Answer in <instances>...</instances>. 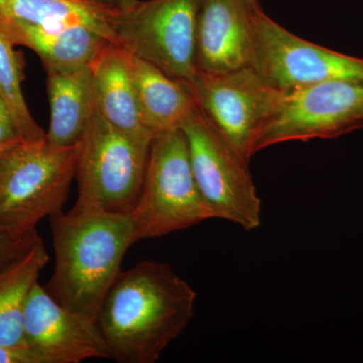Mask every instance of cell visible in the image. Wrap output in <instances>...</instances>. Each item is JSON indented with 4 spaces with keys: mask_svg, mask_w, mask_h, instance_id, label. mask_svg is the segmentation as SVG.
Instances as JSON below:
<instances>
[{
    "mask_svg": "<svg viewBox=\"0 0 363 363\" xmlns=\"http://www.w3.org/2000/svg\"><path fill=\"white\" fill-rule=\"evenodd\" d=\"M197 293L166 262L143 260L121 272L105 298L97 326L123 363H155L187 328Z\"/></svg>",
    "mask_w": 363,
    "mask_h": 363,
    "instance_id": "cell-1",
    "label": "cell"
},
{
    "mask_svg": "<svg viewBox=\"0 0 363 363\" xmlns=\"http://www.w3.org/2000/svg\"><path fill=\"white\" fill-rule=\"evenodd\" d=\"M55 269L45 290L59 304L96 322L135 243L130 214L63 210L52 215Z\"/></svg>",
    "mask_w": 363,
    "mask_h": 363,
    "instance_id": "cell-2",
    "label": "cell"
},
{
    "mask_svg": "<svg viewBox=\"0 0 363 363\" xmlns=\"http://www.w3.org/2000/svg\"><path fill=\"white\" fill-rule=\"evenodd\" d=\"M78 156L79 143L56 147L47 138L0 155V226L28 236L45 217L62 211Z\"/></svg>",
    "mask_w": 363,
    "mask_h": 363,
    "instance_id": "cell-3",
    "label": "cell"
},
{
    "mask_svg": "<svg viewBox=\"0 0 363 363\" xmlns=\"http://www.w3.org/2000/svg\"><path fill=\"white\" fill-rule=\"evenodd\" d=\"M130 216L135 242L216 219L196 183L181 128L155 136L142 191Z\"/></svg>",
    "mask_w": 363,
    "mask_h": 363,
    "instance_id": "cell-4",
    "label": "cell"
},
{
    "mask_svg": "<svg viewBox=\"0 0 363 363\" xmlns=\"http://www.w3.org/2000/svg\"><path fill=\"white\" fill-rule=\"evenodd\" d=\"M150 149L116 130L95 106L79 143L78 197L72 210L130 214L142 191Z\"/></svg>",
    "mask_w": 363,
    "mask_h": 363,
    "instance_id": "cell-5",
    "label": "cell"
},
{
    "mask_svg": "<svg viewBox=\"0 0 363 363\" xmlns=\"http://www.w3.org/2000/svg\"><path fill=\"white\" fill-rule=\"evenodd\" d=\"M187 140L191 168L216 219L247 231L262 224V200L245 161L207 117L195 107L181 125Z\"/></svg>",
    "mask_w": 363,
    "mask_h": 363,
    "instance_id": "cell-6",
    "label": "cell"
},
{
    "mask_svg": "<svg viewBox=\"0 0 363 363\" xmlns=\"http://www.w3.org/2000/svg\"><path fill=\"white\" fill-rule=\"evenodd\" d=\"M363 128V83L331 80L281 91L253 154L286 142L335 138Z\"/></svg>",
    "mask_w": 363,
    "mask_h": 363,
    "instance_id": "cell-7",
    "label": "cell"
},
{
    "mask_svg": "<svg viewBox=\"0 0 363 363\" xmlns=\"http://www.w3.org/2000/svg\"><path fill=\"white\" fill-rule=\"evenodd\" d=\"M200 0H147L121 11L116 45L188 84L197 75L196 35Z\"/></svg>",
    "mask_w": 363,
    "mask_h": 363,
    "instance_id": "cell-8",
    "label": "cell"
},
{
    "mask_svg": "<svg viewBox=\"0 0 363 363\" xmlns=\"http://www.w3.org/2000/svg\"><path fill=\"white\" fill-rule=\"evenodd\" d=\"M252 67L272 87L289 91L331 80L363 83V58L308 42L272 21L259 6L252 13Z\"/></svg>",
    "mask_w": 363,
    "mask_h": 363,
    "instance_id": "cell-9",
    "label": "cell"
},
{
    "mask_svg": "<svg viewBox=\"0 0 363 363\" xmlns=\"http://www.w3.org/2000/svg\"><path fill=\"white\" fill-rule=\"evenodd\" d=\"M186 85L208 121L250 162L255 140L281 91L272 87L250 66L221 74L198 72Z\"/></svg>",
    "mask_w": 363,
    "mask_h": 363,
    "instance_id": "cell-10",
    "label": "cell"
},
{
    "mask_svg": "<svg viewBox=\"0 0 363 363\" xmlns=\"http://www.w3.org/2000/svg\"><path fill=\"white\" fill-rule=\"evenodd\" d=\"M23 334L26 343L40 351L50 363L112 359L96 322L59 304L39 281L26 303Z\"/></svg>",
    "mask_w": 363,
    "mask_h": 363,
    "instance_id": "cell-11",
    "label": "cell"
},
{
    "mask_svg": "<svg viewBox=\"0 0 363 363\" xmlns=\"http://www.w3.org/2000/svg\"><path fill=\"white\" fill-rule=\"evenodd\" d=\"M257 6L247 0H200L196 35L198 72L221 74L250 66V13Z\"/></svg>",
    "mask_w": 363,
    "mask_h": 363,
    "instance_id": "cell-12",
    "label": "cell"
},
{
    "mask_svg": "<svg viewBox=\"0 0 363 363\" xmlns=\"http://www.w3.org/2000/svg\"><path fill=\"white\" fill-rule=\"evenodd\" d=\"M91 67L97 111L116 130L150 147L155 136L143 121L128 52L109 43Z\"/></svg>",
    "mask_w": 363,
    "mask_h": 363,
    "instance_id": "cell-13",
    "label": "cell"
},
{
    "mask_svg": "<svg viewBox=\"0 0 363 363\" xmlns=\"http://www.w3.org/2000/svg\"><path fill=\"white\" fill-rule=\"evenodd\" d=\"M0 26L14 45H25L37 52L45 69L92 65L111 43L85 26L47 28L0 18Z\"/></svg>",
    "mask_w": 363,
    "mask_h": 363,
    "instance_id": "cell-14",
    "label": "cell"
},
{
    "mask_svg": "<svg viewBox=\"0 0 363 363\" xmlns=\"http://www.w3.org/2000/svg\"><path fill=\"white\" fill-rule=\"evenodd\" d=\"M45 71L51 106L47 142L56 147L78 145L95 111L92 67Z\"/></svg>",
    "mask_w": 363,
    "mask_h": 363,
    "instance_id": "cell-15",
    "label": "cell"
},
{
    "mask_svg": "<svg viewBox=\"0 0 363 363\" xmlns=\"http://www.w3.org/2000/svg\"><path fill=\"white\" fill-rule=\"evenodd\" d=\"M130 55L131 74L145 128L157 136L181 128L197 102L187 85Z\"/></svg>",
    "mask_w": 363,
    "mask_h": 363,
    "instance_id": "cell-16",
    "label": "cell"
},
{
    "mask_svg": "<svg viewBox=\"0 0 363 363\" xmlns=\"http://www.w3.org/2000/svg\"><path fill=\"white\" fill-rule=\"evenodd\" d=\"M123 9L100 0H0V18L40 26H85L116 45Z\"/></svg>",
    "mask_w": 363,
    "mask_h": 363,
    "instance_id": "cell-17",
    "label": "cell"
},
{
    "mask_svg": "<svg viewBox=\"0 0 363 363\" xmlns=\"http://www.w3.org/2000/svg\"><path fill=\"white\" fill-rule=\"evenodd\" d=\"M48 262L49 255L37 233L16 257L0 269V344H26L23 316L26 303Z\"/></svg>",
    "mask_w": 363,
    "mask_h": 363,
    "instance_id": "cell-18",
    "label": "cell"
},
{
    "mask_svg": "<svg viewBox=\"0 0 363 363\" xmlns=\"http://www.w3.org/2000/svg\"><path fill=\"white\" fill-rule=\"evenodd\" d=\"M13 40L0 26V96L13 114L16 125L26 143L45 140V135L28 111L23 97L21 82L23 79V60L14 51Z\"/></svg>",
    "mask_w": 363,
    "mask_h": 363,
    "instance_id": "cell-19",
    "label": "cell"
},
{
    "mask_svg": "<svg viewBox=\"0 0 363 363\" xmlns=\"http://www.w3.org/2000/svg\"><path fill=\"white\" fill-rule=\"evenodd\" d=\"M26 143L4 100L0 96V155Z\"/></svg>",
    "mask_w": 363,
    "mask_h": 363,
    "instance_id": "cell-20",
    "label": "cell"
},
{
    "mask_svg": "<svg viewBox=\"0 0 363 363\" xmlns=\"http://www.w3.org/2000/svg\"><path fill=\"white\" fill-rule=\"evenodd\" d=\"M0 363H50L40 351L28 344H0Z\"/></svg>",
    "mask_w": 363,
    "mask_h": 363,
    "instance_id": "cell-21",
    "label": "cell"
},
{
    "mask_svg": "<svg viewBox=\"0 0 363 363\" xmlns=\"http://www.w3.org/2000/svg\"><path fill=\"white\" fill-rule=\"evenodd\" d=\"M37 233L35 231L28 236H16L0 226V269L16 257Z\"/></svg>",
    "mask_w": 363,
    "mask_h": 363,
    "instance_id": "cell-22",
    "label": "cell"
},
{
    "mask_svg": "<svg viewBox=\"0 0 363 363\" xmlns=\"http://www.w3.org/2000/svg\"><path fill=\"white\" fill-rule=\"evenodd\" d=\"M100 1L112 4V6L118 7V9H123V11H128V9H133V6H135L138 0H100Z\"/></svg>",
    "mask_w": 363,
    "mask_h": 363,
    "instance_id": "cell-23",
    "label": "cell"
},
{
    "mask_svg": "<svg viewBox=\"0 0 363 363\" xmlns=\"http://www.w3.org/2000/svg\"><path fill=\"white\" fill-rule=\"evenodd\" d=\"M247 1L248 4H252V6H257V4H259L257 0H247Z\"/></svg>",
    "mask_w": 363,
    "mask_h": 363,
    "instance_id": "cell-24",
    "label": "cell"
}]
</instances>
